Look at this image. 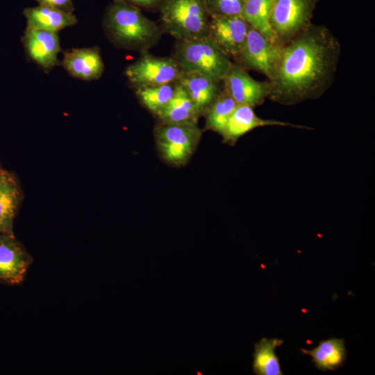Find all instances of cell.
<instances>
[{
	"label": "cell",
	"instance_id": "cell-1",
	"mask_svg": "<svg viewBox=\"0 0 375 375\" xmlns=\"http://www.w3.org/2000/svg\"><path fill=\"white\" fill-rule=\"evenodd\" d=\"M341 44L324 25L311 24L281 46L268 99L292 106L322 97L334 81Z\"/></svg>",
	"mask_w": 375,
	"mask_h": 375
},
{
	"label": "cell",
	"instance_id": "cell-2",
	"mask_svg": "<svg viewBox=\"0 0 375 375\" xmlns=\"http://www.w3.org/2000/svg\"><path fill=\"white\" fill-rule=\"evenodd\" d=\"M103 26L116 46L147 53L160 40L159 26L140 8L122 0H113L106 13Z\"/></svg>",
	"mask_w": 375,
	"mask_h": 375
},
{
	"label": "cell",
	"instance_id": "cell-3",
	"mask_svg": "<svg viewBox=\"0 0 375 375\" xmlns=\"http://www.w3.org/2000/svg\"><path fill=\"white\" fill-rule=\"evenodd\" d=\"M174 58L182 72H196L219 81L224 80L233 63L208 35L178 42Z\"/></svg>",
	"mask_w": 375,
	"mask_h": 375
},
{
	"label": "cell",
	"instance_id": "cell-4",
	"mask_svg": "<svg viewBox=\"0 0 375 375\" xmlns=\"http://www.w3.org/2000/svg\"><path fill=\"white\" fill-rule=\"evenodd\" d=\"M158 8L163 30L178 42L208 35L210 17L203 0H163Z\"/></svg>",
	"mask_w": 375,
	"mask_h": 375
},
{
	"label": "cell",
	"instance_id": "cell-5",
	"mask_svg": "<svg viewBox=\"0 0 375 375\" xmlns=\"http://www.w3.org/2000/svg\"><path fill=\"white\" fill-rule=\"evenodd\" d=\"M202 131L194 124H160L154 128L156 147L161 160L167 165L185 166L194 153Z\"/></svg>",
	"mask_w": 375,
	"mask_h": 375
},
{
	"label": "cell",
	"instance_id": "cell-6",
	"mask_svg": "<svg viewBox=\"0 0 375 375\" xmlns=\"http://www.w3.org/2000/svg\"><path fill=\"white\" fill-rule=\"evenodd\" d=\"M319 0H274L269 25L276 43L283 46L311 24Z\"/></svg>",
	"mask_w": 375,
	"mask_h": 375
},
{
	"label": "cell",
	"instance_id": "cell-7",
	"mask_svg": "<svg viewBox=\"0 0 375 375\" xmlns=\"http://www.w3.org/2000/svg\"><path fill=\"white\" fill-rule=\"evenodd\" d=\"M182 72L174 57H157L148 52L128 65L125 75L134 86H156L176 82Z\"/></svg>",
	"mask_w": 375,
	"mask_h": 375
},
{
	"label": "cell",
	"instance_id": "cell-8",
	"mask_svg": "<svg viewBox=\"0 0 375 375\" xmlns=\"http://www.w3.org/2000/svg\"><path fill=\"white\" fill-rule=\"evenodd\" d=\"M281 49V46L272 42L251 26L235 60L245 69L262 73L269 79L280 56Z\"/></svg>",
	"mask_w": 375,
	"mask_h": 375
},
{
	"label": "cell",
	"instance_id": "cell-9",
	"mask_svg": "<svg viewBox=\"0 0 375 375\" xmlns=\"http://www.w3.org/2000/svg\"><path fill=\"white\" fill-rule=\"evenodd\" d=\"M222 82L224 88L237 104H244L253 108L262 104L271 92L269 80H255L236 62H233Z\"/></svg>",
	"mask_w": 375,
	"mask_h": 375
},
{
	"label": "cell",
	"instance_id": "cell-10",
	"mask_svg": "<svg viewBox=\"0 0 375 375\" xmlns=\"http://www.w3.org/2000/svg\"><path fill=\"white\" fill-rule=\"evenodd\" d=\"M33 262L13 232L0 233V283L20 284Z\"/></svg>",
	"mask_w": 375,
	"mask_h": 375
},
{
	"label": "cell",
	"instance_id": "cell-11",
	"mask_svg": "<svg viewBox=\"0 0 375 375\" xmlns=\"http://www.w3.org/2000/svg\"><path fill=\"white\" fill-rule=\"evenodd\" d=\"M250 26L242 16L210 17L208 35L226 54L235 60Z\"/></svg>",
	"mask_w": 375,
	"mask_h": 375
},
{
	"label": "cell",
	"instance_id": "cell-12",
	"mask_svg": "<svg viewBox=\"0 0 375 375\" xmlns=\"http://www.w3.org/2000/svg\"><path fill=\"white\" fill-rule=\"evenodd\" d=\"M21 40L27 56L46 72L61 64L58 33L26 26Z\"/></svg>",
	"mask_w": 375,
	"mask_h": 375
},
{
	"label": "cell",
	"instance_id": "cell-13",
	"mask_svg": "<svg viewBox=\"0 0 375 375\" xmlns=\"http://www.w3.org/2000/svg\"><path fill=\"white\" fill-rule=\"evenodd\" d=\"M268 126L312 129V128L303 125L294 124L275 119H263L259 117L255 113L253 108L244 104H237L220 135L222 138L223 143L233 146L242 136L248 132L256 128Z\"/></svg>",
	"mask_w": 375,
	"mask_h": 375
},
{
	"label": "cell",
	"instance_id": "cell-14",
	"mask_svg": "<svg viewBox=\"0 0 375 375\" xmlns=\"http://www.w3.org/2000/svg\"><path fill=\"white\" fill-rule=\"evenodd\" d=\"M61 64L72 76L86 81L99 79L104 70V65L97 47L68 50L64 53Z\"/></svg>",
	"mask_w": 375,
	"mask_h": 375
},
{
	"label": "cell",
	"instance_id": "cell-15",
	"mask_svg": "<svg viewBox=\"0 0 375 375\" xmlns=\"http://www.w3.org/2000/svg\"><path fill=\"white\" fill-rule=\"evenodd\" d=\"M204 116L223 90V82L196 73L182 72L177 81Z\"/></svg>",
	"mask_w": 375,
	"mask_h": 375
},
{
	"label": "cell",
	"instance_id": "cell-16",
	"mask_svg": "<svg viewBox=\"0 0 375 375\" xmlns=\"http://www.w3.org/2000/svg\"><path fill=\"white\" fill-rule=\"evenodd\" d=\"M155 117L160 124H198L201 115L185 89L177 81L173 97Z\"/></svg>",
	"mask_w": 375,
	"mask_h": 375
},
{
	"label": "cell",
	"instance_id": "cell-17",
	"mask_svg": "<svg viewBox=\"0 0 375 375\" xmlns=\"http://www.w3.org/2000/svg\"><path fill=\"white\" fill-rule=\"evenodd\" d=\"M21 190L15 176L0 171V233L13 232V223L21 201Z\"/></svg>",
	"mask_w": 375,
	"mask_h": 375
},
{
	"label": "cell",
	"instance_id": "cell-18",
	"mask_svg": "<svg viewBox=\"0 0 375 375\" xmlns=\"http://www.w3.org/2000/svg\"><path fill=\"white\" fill-rule=\"evenodd\" d=\"M24 15L27 27L56 33L77 22L73 12L45 5L27 8L24 9Z\"/></svg>",
	"mask_w": 375,
	"mask_h": 375
},
{
	"label": "cell",
	"instance_id": "cell-19",
	"mask_svg": "<svg viewBox=\"0 0 375 375\" xmlns=\"http://www.w3.org/2000/svg\"><path fill=\"white\" fill-rule=\"evenodd\" d=\"M301 351L312 358L315 366L322 371L335 370L342 367L347 358L345 340L330 338L320 341L318 345L310 350Z\"/></svg>",
	"mask_w": 375,
	"mask_h": 375
},
{
	"label": "cell",
	"instance_id": "cell-20",
	"mask_svg": "<svg viewBox=\"0 0 375 375\" xmlns=\"http://www.w3.org/2000/svg\"><path fill=\"white\" fill-rule=\"evenodd\" d=\"M284 341L278 338H262L254 345L253 372L257 375H282L275 349Z\"/></svg>",
	"mask_w": 375,
	"mask_h": 375
},
{
	"label": "cell",
	"instance_id": "cell-21",
	"mask_svg": "<svg viewBox=\"0 0 375 375\" xmlns=\"http://www.w3.org/2000/svg\"><path fill=\"white\" fill-rule=\"evenodd\" d=\"M273 1L244 0L242 17L267 38L276 43V38L269 25V17Z\"/></svg>",
	"mask_w": 375,
	"mask_h": 375
},
{
	"label": "cell",
	"instance_id": "cell-22",
	"mask_svg": "<svg viewBox=\"0 0 375 375\" xmlns=\"http://www.w3.org/2000/svg\"><path fill=\"white\" fill-rule=\"evenodd\" d=\"M177 81L156 86L137 87L135 92L140 103L156 116L174 95Z\"/></svg>",
	"mask_w": 375,
	"mask_h": 375
},
{
	"label": "cell",
	"instance_id": "cell-23",
	"mask_svg": "<svg viewBox=\"0 0 375 375\" xmlns=\"http://www.w3.org/2000/svg\"><path fill=\"white\" fill-rule=\"evenodd\" d=\"M237 103L223 88L204 115L206 117V130L221 135Z\"/></svg>",
	"mask_w": 375,
	"mask_h": 375
},
{
	"label": "cell",
	"instance_id": "cell-24",
	"mask_svg": "<svg viewBox=\"0 0 375 375\" xmlns=\"http://www.w3.org/2000/svg\"><path fill=\"white\" fill-rule=\"evenodd\" d=\"M209 17L242 16L244 0H203Z\"/></svg>",
	"mask_w": 375,
	"mask_h": 375
},
{
	"label": "cell",
	"instance_id": "cell-25",
	"mask_svg": "<svg viewBox=\"0 0 375 375\" xmlns=\"http://www.w3.org/2000/svg\"><path fill=\"white\" fill-rule=\"evenodd\" d=\"M40 5L51 6L64 11L72 12V0H35Z\"/></svg>",
	"mask_w": 375,
	"mask_h": 375
},
{
	"label": "cell",
	"instance_id": "cell-26",
	"mask_svg": "<svg viewBox=\"0 0 375 375\" xmlns=\"http://www.w3.org/2000/svg\"><path fill=\"white\" fill-rule=\"evenodd\" d=\"M138 8H155L159 7L163 0H122Z\"/></svg>",
	"mask_w": 375,
	"mask_h": 375
},
{
	"label": "cell",
	"instance_id": "cell-27",
	"mask_svg": "<svg viewBox=\"0 0 375 375\" xmlns=\"http://www.w3.org/2000/svg\"><path fill=\"white\" fill-rule=\"evenodd\" d=\"M3 168L1 167V165H0V171Z\"/></svg>",
	"mask_w": 375,
	"mask_h": 375
}]
</instances>
